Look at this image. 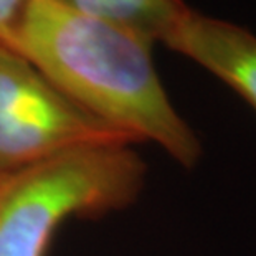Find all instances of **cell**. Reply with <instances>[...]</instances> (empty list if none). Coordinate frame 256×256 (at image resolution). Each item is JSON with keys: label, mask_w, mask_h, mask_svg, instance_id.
I'll return each mask as SVG.
<instances>
[{"label": "cell", "mask_w": 256, "mask_h": 256, "mask_svg": "<svg viewBox=\"0 0 256 256\" xmlns=\"http://www.w3.org/2000/svg\"><path fill=\"white\" fill-rule=\"evenodd\" d=\"M152 43L56 0H30L15 52L98 121L132 144H159L184 167L202 146L168 100L152 62Z\"/></svg>", "instance_id": "1"}, {"label": "cell", "mask_w": 256, "mask_h": 256, "mask_svg": "<svg viewBox=\"0 0 256 256\" xmlns=\"http://www.w3.org/2000/svg\"><path fill=\"white\" fill-rule=\"evenodd\" d=\"M144 180L129 144L80 146L0 174V256H46L64 222L126 208Z\"/></svg>", "instance_id": "2"}, {"label": "cell", "mask_w": 256, "mask_h": 256, "mask_svg": "<svg viewBox=\"0 0 256 256\" xmlns=\"http://www.w3.org/2000/svg\"><path fill=\"white\" fill-rule=\"evenodd\" d=\"M88 144H129L63 94L12 48L0 45V174Z\"/></svg>", "instance_id": "3"}, {"label": "cell", "mask_w": 256, "mask_h": 256, "mask_svg": "<svg viewBox=\"0 0 256 256\" xmlns=\"http://www.w3.org/2000/svg\"><path fill=\"white\" fill-rule=\"evenodd\" d=\"M164 45L220 78L256 111V36L252 32L190 8Z\"/></svg>", "instance_id": "4"}, {"label": "cell", "mask_w": 256, "mask_h": 256, "mask_svg": "<svg viewBox=\"0 0 256 256\" xmlns=\"http://www.w3.org/2000/svg\"><path fill=\"white\" fill-rule=\"evenodd\" d=\"M90 17L111 22L154 45L164 43L190 7L184 0H56Z\"/></svg>", "instance_id": "5"}, {"label": "cell", "mask_w": 256, "mask_h": 256, "mask_svg": "<svg viewBox=\"0 0 256 256\" xmlns=\"http://www.w3.org/2000/svg\"><path fill=\"white\" fill-rule=\"evenodd\" d=\"M30 0H0V45L15 50V40Z\"/></svg>", "instance_id": "6"}]
</instances>
